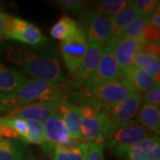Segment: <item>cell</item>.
I'll list each match as a JSON object with an SVG mask.
<instances>
[{
	"label": "cell",
	"mask_w": 160,
	"mask_h": 160,
	"mask_svg": "<svg viewBox=\"0 0 160 160\" xmlns=\"http://www.w3.org/2000/svg\"><path fill=\"white\" fill-rule=\"evenodd\" d=\"M15 99L13 100H4L0 99V111H11L12 109L17 108Z\"/></svg>",
	"instance_id": "34"
},
{
	"label": "cell",
	"mask_w": 160,
	"mask_h": 160,
	"mask_svg": "<svg viewBox=\"0 0 160 160\" xmlns=\"http://www.w3.org/2000/svg\"><path fill=\"white\" fill-rule=\"evenodd\" d=\"M134 92L133 88L121 76L118 79L103 83L89 91L84 90L81 93L75 92L73 98L80 104L89 102L109 105L119 102Z\"/></svg>",
	"instance_id": "3"
},
{
	"label": "cell",
	"mask_w": 160,
	"mask_h": 160,
	"mask_svg": "<svg viewBox=\"0 0 160 160\" xmlns=\"http://www.w3.org/2000/svg\"><path fill=\"white\" fill-rule=\"evenodd\" d=\"M8 59L22 67L32 78L53 83H68V78L59 62L56 52L38 51L31 49H11Z\"/></svg>",
	"instance_id": "1"
},
{
	"label": "cell",
	"mask_w": 160,
	"mask_h": 160,
	"mask_svg": "<svg viewBox=\"0 0 160 160\" xmlns=\"http://www.w3.org/2000/svg\"><path fill=\"white\" fill-rule=\"evenodd\" d=\"M122 77L139 94L147 92L156 85L154 78L150 75L134 65L122 70Z\"/></svg>",
	"instance_id": "18"
},
{
	"label": "cell",
	"mask_w": 160,
	"mask_h": 160,
	"mask_svg": "<svg viewBox=\"0 0 160 160\" xmlns=\"http://www.w3.org/2000/svg\"><path fill=\"white\" fill-rule=\"evenodd\" d=\"M78 24L73 19L68 16H62L50 29V35L52 38L64 42L72 38L79 29Z\"/></svg>",
	"instance_id": "23"
},
{
	"label": "cell",
	"mask_w": 160,
	"mask_h": 160,
	"mask_svg": "<svg viewBox=\"0 0 160 160\" xmlns=\"http://www.w3.org/2000/svg\"><path fill=\"white\" fill-rule=\"evenodd\" d=\"M81 19L88 44L103 46L112 37L109 16L102 14L94 9L86 8L81 12Z\"/></svg>",
	"instance_id": "8"
},
{
	"label": "cell",
	"mask_w": 160,
	"mask_h": 160,
	"mask_svg": "<svg viewBox=\"0 0 160 160\" xmlns=\"http://www.w3.org/2000/svg\"><path fill=\"white\" fill-rule=\"evenodd\" d=\"M88 151V142H80L73 148H57L55 149L52 160H86Z\"/></svg>",
	"instance_id": "24"
},
{
	"label": "cell",
	"mask_w": 160,
	"mask_h": 160,
	"mask_svg": "<svg viewBox=\"0 0 160 160\" xmlns=\"http://www.w3.org/2000/svg\"><path fill=\"white\" fill-rule=\"evenodd\" d=\"M116 44L117 40L111 37L103 46L97 69L84 86L85 91H89L103 83L117 80L121 78L122 70L119 69L114 55Z\"/></svg>",
	"instance_id": "6"
},
{
	"label": "cell",
	"mask_w": 160,
	"mask_h": 160,
	"mask_svg": "<svg viewBox=\"0 0 160 160\" xmlns=\"http://www.w3.org/2000/svg\"><path fill=\"white\" fill-rule=\"evenodd\" d=\"M27 80L26 76L20 70L0 62V99H15Z\"/></svg>",
	"instance_id": "14"
},
{
	"label": "cell",
	"mask_w": 160,
	"mask_h": 160,
	"mask_svg": "<svg viewBox=\"0 0 160 160\" xmlns=\"http://www.w3.org/2000/svg\"><path fill=\"white\" fill-rule=\"evenodd\" d=\"M81 112V133L86 142L103 143L102 123L95 103H83L79 105Z\"/></svg>",
	"instance_id": "12"
},
{
	"label": "cell",
	"mask_w": 160,
	"mask_h": 160,
	"mask_svg": "<svg viewBox=\"0 0 160 160\" xmlns=\"http://www.w3.org/2000/svg\"><path fill=\"white\" fill-rule=\"evenodd\" d=\"M87 49V38L84 29L81 27L72 38L61 43V55L66 68L72 77L77 74L86 56Z\"/></svg>",
	"instance_id": "10"
},
{
	"label": "cell",
	"mask_w": 160,
	"mask_h": 160,
	"mask_svg": "<svg viewBox=\"0 0 160 160\" xmlns=\"http://www.w3.org/2000/svg\"><path fill=\"white\" fill-rule=\"evenodd\" d=\"M139 12L136 10L133 5V1L129 6L126 7L123 11L109 16L110 23H111V30H112V37L115 39L119 40L123 35L124 30L131 24L136 18L139 16Z\"/></svg>",
	"instance_id": "19"
},
{
	"label": "cell",
	"mask_w": 160,
	"mask_h": 160,
	"mask_svg": "<svg viewBox=\"0 0 160 160\" xmlns=\"http://www.w3.org/2000/svg\"><path fill=\"white\" fill-rule=\"evenodd\" d=\"M142 43L141 40L127 38H122L117 41L114 55L121 70H125L133 65L134 58L140 51Z\"/></svg>",
	"instance_id": "17"
},
{
	"label": "cell",
	"mask_w": 160,
	"mask_h": 160,
	"mask_svg": "<svg viewBox=\"0 0 160 160\" xmlns=\"http://www.w3.org/2000/svg\"><path fill=\"white\" fill-rule=\"evenodd\" d=\"M142 104V96L134 92L123 101L109 105L96 104L102 123L103 142L120 126L132 120Z\"/></svg>",
	"instance_id": "2"
},
{
	"label": "cell",
	"mask_w": 160,
	"mask_h": 160,
	"mask_svg": "<svg viewBox=\"0 0 160 160\" xmlns=\"http://www.w3.org/2000/svg\"><path fill=\"white\" fill-rule=\"evenodd\" d=\"M43 130L44 142L41 144L42 150L51 158L57 148H73L82 142L71 137L58 112L44 123Z\"/></svg>",
	"instance_id": "5"
},
{
	"label": "cell",
	"mask_w": 160,
	"mask_h": 160,
	"mask_svg": "<svg viewBox=\"0 0 160 160\" xmlns=\"http://www.w3.org/2000/svg\"><path fill=\"white\" fill-rule=\"evenodd\" d=\"M141 37L143 43H159V29L148 22L142 30Z\"/></svg>",
	"instance_id": "29"
},
{
	"label": "cell",
	"mask_w": 160,
	"mask_h": 160,
	"mask_svg": "<svg viewBox=\"0 0 160 160\" xmlns=\"http://www.w3.org/2000/svg\"><path fill=\"white\" fill-rule=\"evenodd\" d=\"M138 122L145 129L153 132L156 135L160 133V109L159 108L143 102L138 111Z\"/></svg>",
	"instance_id": "20"
},
{
	"label": "cell",
	"mask_w": 160,
	"mask_h": 160,
	"mask_svg": "<svg viewBox=\"0 0 160 160\" xmlns=\"http://www.w3.org/2000/svg\"><path fill=\"white\" fill-rule=\"evenodd\" d=\"M133 65L137 68L145 70L154 78L156 84L159 83L160 61L159 55L138 52L133 61Z\"/></svg>",
	"instance_id": "22"
},
{
	"label": "cell",
	"mask_w": 160,
	"mask_h": 160,
	"mask_svg": "<svg viewBox=\"0 0 160 160\" xmlns=\"http://www.w3.org/2000/svg\"><path fill=\"white\" fill-rule=\"evenodd\" d=\"M103 46H96L92 44H88V49L84 58L83 62L80 65L77 74L73 77L70 87L72 89H78L84 87L87 81L97 69L98 63L101 59Z\"/></svg>",
	"instance_id": "15"
},
{
	"label": "cell",
	"mask_w": 160,
	"mask_h": 160,
	"mask_svg": "<svg viewBox=\"0 0 160 160\" xmlns=\"http://www.w3.org/2000/svg\"><path fill=\"white\" fill-rule=\"evenodd\" d=\"M158 0H136L133 1V5L140 15L149 18L158 7Z\"/></svg>",
	"instance_id": "28"
},
{
	"label": "cell",
	"mask_w": 160,
	"mask_h": 160,
	"mask_svg": "<svg viewBox=\"0 0 160 160\" xmlns=\"http://www.w3.org/2000/svg\"><path fill=\"white\" fill-rule=\"evenodd\" d=\"M6 13L0 7V44L5 39V32H6Z\"/></svg>",
	"instance_id": "35"
},
{
	"label": "cell",
	"mask_w": 160,
	"mask_h": 160,
	"mask_svg": "<svg viewBox=\"0 0 160 160\" xmlns=\"http://www.w3.org/2000/svg\"><path fill=\"white\" fill-rule=\"evenodd\" d=\"M28 144L19 140L3 139L0 142V160H24Z\"/></svg>",
	"instance_id": "21"
},
{
	"label": "cell",
	"mask_w": 160,
	"mask_h": 160,
	"mask_svg": "<svg viewBox=\"0 0 160 160\" xmlns=\"http://www.w3.org/2000/svg\"><path fill=\"white\" fill-rule=\"evenodd\" d=\"M159 43H142L140 48V52L144 53H151L159 55Z\"/></svg>",
	"instance_id": "33"
},
{
	"label": "cell",
	"mask_w": 160,
	"mask_h": 160,
	"mask_svg": "<svg viewBox=\"0 0 160 160\" xmlns=\"http://www.w3.org/2000/svg\"><path fill=\"white\" fill-rule=\"evenodd\" d=\"M149 22V18L142 15H139L126 28L123 35L121 37L122 38H132V39L142 40V30L144 28V26Z\"/></svg>",
	"instance_id": "26"
},
{
	"label": "cell",
	"mask_w": 160,
	"mask_h": 160,
	"mask_svg": "<svg viewBox=\"0 0 160 160\" xmlns=\"http://www.w3.org/2000/svg\"><path fill=\"white\" fill-rule=\"evenodd\" d=\"M55 3L64 10L74 13H81L83 10V1L80 0H57Z\"/></svg>",
	"instance_id": "31"
},
{
	"label": "cell",
	"mask_w": 160,
	"mask_h": 160,
	"mask_svg": "<svg viewBox=\"0 0 160 160\" xmlns=\"http://www.w3.org/2000/svg\"><path fill=\"white\" fill-rule=\"evenodd\" d=\"M160 84H156L149 91L145 92L144 102L159 108L160 106Z\"/></svg>",
	"instance_id": "32"
},
{
	"label": "cell",
	"mask_w": 160,
	"mask_h": 160,
	"mask_svg": "<svg viewBox=\"0 0 160 160\" xmlns=\"http://www.w3.org/2000/svg\"><path fill=\"white\" fill-rule=\"evenodd\" d=\"M5 39L15 40L29 46H44L48 41L40 29L22 18L6 15Z\"/></svg>",
	"instance_id": "7"
},
{
	"label": "cell",
	"mask_w": 160,
	"mask_h": 160,
	"mask_svg": "<svg viewBox=\"0 0 160 160\" xmlns=\"http://www.w3.org/2000/svg\"><path fill=\"white\" fill-rule=\"evenodd\" d=\"M1 140H3V139H2V138H0V142H1Z\"/></svg>",
	"instance_id": "38"
},
{
	"label": "cell",
	"mask_w": 160,
	"mask_h": 160,
	"mask_svg": "<svg viewBox=\"0 0 160 160\" xmlns=\"http://www.w3.org/2000/svg\"><path fill=\"white\" fill-rule=\"evenodd\" d=\"M151 134L147 129L142 126L137 121L131 120L120 126L111 134V136L104 141V146L109 149L119 146H127L136 143Z\"/></svg>",
	"instance_id": "11"
},
{
	"label": "cell",
	"mask_w": 160,
	"mask_h": 160,
	"mask_svg": "<svg viewBox=\"0 0 160 160\" xmlns=\"http://www.w3.org/2000/svg\"><path fill=\"white\" fill-rule=\"evenodd\" d=\"M57 112L62 117L71 137L80 142L83 136L80 127L81 112L79 105L71 102L66 97H62L58 101Z\"/></svg>",
	"instance_id": "16"
},
{
	"label": "cell",
	"mask_w": 160,
	"mask_h": 160,
	"mask_svg": "<svg viewBox=\"0 0 160 160\" xmlns=\"http://www.w3.org/2000/svg\"><path fill=\"white\" fill-rule=\"evenodd\" d=\"M70 88L69 83L61 84L31 78L27 80L21 88L15 97V102L20 107L30 103L58 100L65 97L66 92Z\"/></svg>",
	"instance_id": "4"
},
{
	"label": "cell",
	"mask_w": 160,
	"mask_h": 160,
	"mask_svg": "<svg viewBox=\"0 0 160 160\" xmlns=\"http://www.w3.org/2000/svg\"><path fill=\"white\" fill-rule=\"evenodd\" d=\"M103 143L88 142V151L86 160H105Z\"/></svg>",
	"instance_id": "30"
},
{
	"label": "cell",
	"mask_w": 160,
	"mask_h": 160,
	"mask_svg": "<svg viewBox=\"0 0 160 160\" xmlns=\"http://www.w3.org/2000/svg\"><path fill=\"white\" fill-rule=\"evenodd\" d=\"M60 99L20 106L12 109L10 115L19 118L43 124L52 116L57 113V102Z\"/></svg>",
	"instance_id": "13"
},
{
	"label": "cell",
	"mask_w": 160,
	"mask_h": 160,
	"mask_svg": "<svg viewBox=\"0 0 160 160\" xmlns=\"http://www.w3.org/2000/svg\"><path fill=\"white\" fill-rule=\"evenodd\" d=\"M24 160H37V158H36V157H35V156H30V157L26 158Z\"/></svg>",
	"instance_id": "37"
},
{
	"label": "cell",
	"mask_w": 160,
	"mask_h": 160,
	"mask_svg": "<svg viewBox=\"0 0 160 160\" xmlns=\"http://www.w3.org/2000/svg\"><path fill=\"white\" fill-rule=\"evenodd\" d=\"M149 22L160 29V8L158 7L149 17Z\"/></svg>",
	"instance_id": "36"
},
{
	"label": "cell",
	"mask_w": 160,
	"mask_h": 160,
	"mask_svg": "<svg viewBox=\"0 0 160 160\" xmlns=\"http://www.w3.org/2000/svg\"><path fill=\"white\" fill-rule=\"evenodd\" d=\"M110 149L122 160H160V141L156 134L131 145Z\"/></svg>",
	"instance_id": "9"
},
{
	"label": "cell",
	"mask_w": 160,
	"mask_h": 160,
	"mask_svg": "<svg viewBox=\"0 0 160 160\" xmlns=\"http://www.w3.org/2000/svg\"><path fill=\"white\" fill-rule=\"evenodd\" d=\"M29 131L25 137L23 142L26 144H38L41 145L44 142V130H43V124L27 120Z\"/></svg>",
	"instance_id": "27"
},
{
	"label": "cell",
	"mask_w": 160,
	"mask_h": 160,
	"mask_svg": "<svg viewBox=\"0 0 160 160\" xmlns=\"http://www.w3.org/2000/svg\"><path fill=\"white\" fill-rule=\"evenodd\" d=\"M132 2L130 0H99L93 2V6L98 12L112 16L123 11Z\"/></svg>",
	"instance_id": "25"
}]
</instances>
